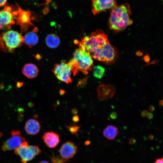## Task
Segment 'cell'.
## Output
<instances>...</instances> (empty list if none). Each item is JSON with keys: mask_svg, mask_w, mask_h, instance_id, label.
Returning <instances> with one entry per match:
<instances>
[{"mask_svg": "<svg viewBox=\"0 0 163 163\" xmlns=\"http://www.w3.org/2000/svg\"><path fill=\"white\" fill-rule=\"evenodd\" d=\"M24 43L30 47L36 45L39 41V38L35 30L27 33L23 37Z\"/></svg>", "mask_w": 163, "mask_h": 163, "instance_id": "e0dca14e", "label": "cell"}, {"mask_svg": "<svg viewBox=\"0 0 163 163\" xmlns=\"http://www.w3.org/2000/svg\"><path fill=\"white\" fill-rule=\"evenodd\" d=\"M66 127L71 133L77 136V132L80 128V126L73 125L67 126Z\"/></svg>", "mask_w": 163, "mask_h": 163, "instance_id": "44dd1931", "label": "cell"}, {"mask_svg": "<svg viewBox=\"0 0 163 163\" xmlns=\"http://www.w3.org/2000/svg\"><path fill=\"white\" fill-rule=\"evenodd\" d=\"M146 116L149 119L151 120L153 118V115L152 113L149 112L148 113Z\"/></svg>", "mask_w": 163, "mask_h": 163, "instance_id": "d4e9b609", "label": "cell"}, {"mask_svg": "<svg viewBox=\"0 0 163 163\" xmlns=\"http://www.w3.org/2000/svg\"><path fill=\"white\" fill-rule=\"evenodd\" d=\"M23 43V37L17 31L10 30L0 35V50L5 53L13 52Z\"/></svg>", "mask_w": 163, "mask_h": 163, "instance_id": "277c9868", "label": "cell"}, {"mask_svg": "<svg viewBox=\"0 0 163 163\" xmlns=\"http://www.w3.org/2000/svg\"><path fill=\"white\" fill-rule=\"evenodd\" d=\"M108 42L107 36L105 32L98 29L88 36L84 37L79 43V47L84 50L89 54Z\"/></svg>", "mask_w": 163, "mask_h": 163, "instance_id": "3957f363", "label": "cell"}, {"mask_svg": "<svg viewBox=\"0 0 163 163\" xmlns=\"http://www.w3.org/2000/svg\"><path fill=\"white\" fill-rule=\"evenodd\" d=\"M7 0H0V7H2L6 4Z\"/></svg>", "mask_w": 163, "mask_h": 163, "instance_id": "cb8c5ba5", "label": "cell"}, {"mask_svg": "<svg viewBox=\"0 0 163 163\" xmlns=\"http://www.w3.org/2000/svg\"><path fill=\"white\" fill-rule=\"evenodd\" d=\"M92 11L94 15L107 10H110L117 6L116 0H91Z\"/></svg>", "mask_w": 163, "mask_h": 163, "instance_id": "30bf717a", "label": "cell"}, {"mask_svg": "<svg viewBox=\"0 0 163 163\" xmlns=\"http://www.w3.org/2000/svg\"><path fill=\"white\" fill-rule=\"evenodd\" d=\"M41 150L37 145H29L25 141L19 147L15 149L14 153L21 158L22 163H26L32 160L36 155H39Z\"/></svg>", "mask_w": 163, "mask_h": 163, "instance_id": "8992f818", "label": "cell"}, {"mask_svg": "<svg viewBox=\"0 0 163 163\" xmlns=\"http://www.w3.org/2000/svg\"><path fill=\"white\" fill-rule=\"evenodd\" d=\"M148 138L150 140H152L154 139V137L153 135L152 134H150L149 135Z\"/></svg>", "mask_w": 163, "mask_h": 163, "instance_id": "4dcf8cb0", "label": "cell"}, {"mask_svg": "<svg viewBox=\"0 0 163 163\" xmlns=\"http://www.w3.org/2000/svg\"><path fill=\"white\" fill-rule=\"evenodd\" d=\"M131 12L129 4L125 3L110 9L109 21L110 28L116 32L124 30L133 23L130 18Z\"/></svg>", "mask_w": 163, "mask_h": 163, "instance_id": "6da1fadb", "label": "cell"}, {"mask_svg": "<svg viewBox=\"0 0 163 163\" xmlns=\"http://www.w3.org/2000/svg\"><path fill=\"white\" fill-rule=\"evenodd\" d=\"M45 43L46 45L51 48L57 47L60 43V39L57 34H48L45 38Z\"/></svg>", "mask_w": 163, "mask_h": 163, "instance_id": "ac0fdd59", "label": "cell"}, {"mask_svg": "<svg viewBox=\"0 0 163 163\" xmlns=\"http://www.w3.org/2000/svg\"><path fill=\"white\" fill-rule=\"evenodd\" d=\"M41 126L39 122L34 119H31L26 122L24 129L28 134L34 135L37 134L40 131Z\"/></svg>", "mask_w": 163, "mask_h": 163, "instance_id": "9a60e30c", "label": "cell"}, {"mask_svg": "<svg viewBox=\"0 0 163 163\" xmlns=\"http://www.w3.org/2000/svg\"><path fill=\"white\" fill-rule=\"evenodd\" d=\"M97 97L101 101H104L107 98L111 99L116 92V88L113 85H101L97 88Z\"/></svg>", "mask_w": 163, "mask_h": 163, "instance_id": "7c38bea8", "label": "cell"}, {"mask_svg": "<svg viewBox=\"0 0 163 163\" xmlns=\"http://www.w3.org/2000/svg\"><path fill=\"white\" fill-rule=\"evenodd\" d=\"M77 147L72 142L68 141L64 143L59 150L62 159L67 160L72 158L76 153Z\"/></svg>", "mask_w": 163, "mask_h": 163, "instance_id": "8fae6325", "label": "cell"}, {"mask_svg": "<svg viewBox=\"0 0 163 163\" xmlns=\"http://www.w3.org/2000/svg\"><path fill=\"white\" fill-rule=\"evenodd\" d=\"M23 74L29 78H35L37 75L39 69L37 66L32 63L25 64L22 69Z\"/></svg>", "mask_w": 163, "mask_h": 163, "instance_id": "2e32d148", "label": "cell"}, {"mask_svg": "<svg viewBox=\"0 0 163 163\" xmlns=\"http://www.w3.org/2000/svg\"><path fill=\"white\" fill-rule=\"evenodd\" d=\"M42 139L46 145L51 148L56 147L60 142L59 135L53 131L44 133Z\"/></svg>", "mask_w": 163, "mask_h": 163, "instance_id": "4fadbf2b", "label": "cell"}, {"mask_svg": "<svg viewBox=\"0 0 163 163\" xmlns=\"http://www.w3.org/2000/svg\"><path fill=\"white\" fill-rule=\"evenodd\" d=\"M11 137L7 140L2 146L3 151L15 149L25 142V139L21 135V132L18 130L11 131Z\"/></svg>", "mask_w": 163, "mask_h": 163, "instance_id": "9c48e42d", "label": "cell"}, {"mask_svg": "<svg viewBox=\"0 0 163 163\" xmlns=\"http://www.w3.org/2000/svg\"><path fill=\"white\" fill-rule=\"evenodd\" d=\"M38 163H50L48 161H42L39 162Z\"/></svg>", "mask_w": 163, "mask_h": 163, "instance_id": "d6a6232c", "label": "cell"}, {"mask_svg": "<svg viewBox=\"0 0 163 163\" xmlns=\"http://www.w3.org/2000/svg\"><path fill=\"white\" fill-rule=\"evenodd\" d=\"M154 163H163V159L162 158L157 159Z\"/></svg>", "mask_w": 163, "mask_h": 163, "instance_id": "83f0119b", "label": "cell"}, {"mask_svg": "<svg viewBox=\"0 0 163 163\" xmlns=\"http://www.w3.org/2000/svg\"><path fill=\"white\" fill-rule=\"evenodd\" d=\"M155 109V108L154 106L151 105L149 107V110L150 112L153 111Z\"/></svg>", "mask_w": 163, "mask_h": 163, "instance_id": "f546056e", "label": "cell"}, {"mask_svg": "<svg viewBox=\"0 0 163 163\" xmlns=\"http://www.w3.org/2000/svg\"><path fill=\"white\" fill-rule=\"evenodd\" d=\"M53 72L59 80L67 84L71 83L72 68L69 62L62 60L60 63L55 64Z\"/></svg>", "mask_w": 163, "mask_h": 163, "instance_id": "52a82bcc", "label": "cell"}, {"mask_svg": "<svg viewBox=\"0 0 163 163\" xmlns=\"http://www.w3.org/2000/svg\"><path fill=\"white\" fill-rule=\"evenodd\" d=\"M110 117L112 119H115L117 117V113L115 112H112L110 114Z\"/></svg>", "mask_w": 163, "mask_h": 163, "instance_id": "7402d4cb", "label": "cell"}, {"mask_svg": "<svg viewBox=\"0 0 163 163\" xmlns=\"http://www.w3.org/2000/svg\"><path fill=\"white\" fill-rule=\"evenodd\" d=\"M116 54L115 50L109 42L89 54L91 57L95 59L107 63L113 61L115 60Z\"/></svg>", "mask_w": 163, "mask_h": 163, "instance_id": "5b68a950", "label": "cell"}, {"mask_svg": "<svg viewBox=\"0 0 163 163\" xmlns=\"http://www.w3.org/2000/svg\"><path fill=\"white\" fill-rule=\"evenodd\" d=\"M136 142V140L133 138L130 139L129 140V143L130 144H134Z\"/></svg>", "mask_w": 163, "mask_h": 163, "instance_id": "4316f807", "label": "cell"}, {"mask_svg": "<svg viewBox=\"0 0 163 163\" xmlns=\"http://www.w3.org/2000/svg\"><path fill=\"white\" fill-rule=\"evenodd\" d=\"M105 72V69L102 66L97 65L93 67V74L94 76L97 78H101Z\"/></svg>", "mask_w": 163, "mask_h": 163, "instance_id": "ffe728a7", "label": "cell"}, {"mask_svg": "<svg viewBox=\"0 0 163 163\" xmlns=\"http://www.w3.org/2000/svg\"><path fill=\"white\" fill-rule=\"evenodd\" d=\"M148 113V111L147 110H144L142 112L141 116L142 117H145L146 116Z\"/></svg>", "mask_w": 163, "mask_h": 163, "instance_id": "603a6c76", "label": "cell"}, {"mask_svg": "<svg viewBox=\"0 0 163 163\" xmlns=\"http://www.w3.org/2000/svg\"><path fill=\"white\" fill-rule=\"evenodd\" d=\"M72 120L74 122H77L79 120V117L78 115H75L73 116L72 119Z\"/></svg>", "mask_w": 163, "mask_h": 163, "instance_id": "484cf974", "label": "cell"}, {"mask_svg": "<svg viewBox=\"0 0 163 163\" xmlns=\"http://www.w3.org/2000/svg\"><path fill=\"white\" fill-rule=\"evenodd\" d=\"M17 13V11H13L11 8L6 6L0 10V30L9 29L14 24V18Z\"/></svg>", "mask_w": 163, "mask_h": 163, "instance_id": "ba28073f", "label": "cell"}, {"mask_svg": "<svg viewBox=\"0 0 163 163\" xmlns=\"http://www.w3.org/2000/svg\"><path fill=\"white\" fill-rule=\"evenodd\" d=\"M17 11V20L23 30H25L27 26L32 24L30 22V14L28 11L22 10L21 8Z\"/></svg>", "mask_w": 163, "mask_h": 163, "instance_id": "5bb4252c", "label": "cell"}, {"mask_svg": "<svg viewBox=\"0 0 163 163\" xmlns=\"http://www.w3.org/2000/svg\"><path fill=\"white\" fill-rule=\"evenodd\" d=\"M73 75L80 71L83 74H88L92 70L93 61L90 55L84 50L79 47L75 50L73 57L69 62Z\"/></svg>", "mask_w": 163, "mask_h": 163, "instance_id": "7a4b0ae2", "label": "cell"}, {"mask_svg": "<svg viewBox=\"0 0 163 163\" xmlns=\"http://www.w3.org/2000/svg\"><path fill=\"white\" fill-rule=\"evenodd\" d=\"M119 133L118 129L116 126L111 125H108L104 130V136L109 140L114 139Z\"/></svg>", "mask_w": 163, "mask_h": 163, "instance_id": "d6986e66", "label": "cell"}, {"mask_svg": "<svg viewBox=\"0 0 163 163\" xmlns=\"http://www.w3.org/2000/svg\"><path fill=\"white\" fill-rule=\"evenodd\" d=\"M159 104L160 106H162L163 105V101L162 100H160L159 101Z\"/></svg>", "mask_w": 163, "mask_h": 163, "instance_id": "1f68e13d", "label": "cell"}, {"mask_svg": "<svg viewBox=\"0 0 163 163\" xmlns=\"http://www.w3.org/2000/svg\"><path fill=\"white\" fill-rule=\"evenodd\" d=\"M78 113V110L76 109H73L72 110V114L76 115Z\"/></svg>", "mask_w": 163, "mask_h": 163, "instance_id": "f1b7e54d", "label": "cell"}]
</instances>
